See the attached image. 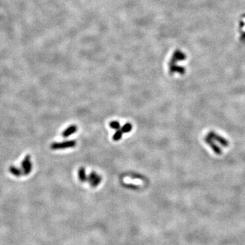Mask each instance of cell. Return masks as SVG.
<instances>
[{"instance_id": "6", "label": "cell", "mask_w": 245, "mask_h": 245, "mask_svg": "<svg viewBox=\"0 0 245 245\" xmlns=\"http://www.w3.org/2000/svg\"><path fill=\"white\" fill-rule=\"evenodd\" d=\"M79 180L82 182H85L87 181L88 176L86 174V172H85V168L81 167L79 170Z\"/></svg>"}, {"instance_id": "3", "label": "cell", "mask_w": 245, "mask_h": 245, "mask_svg": "<svg viewBox=\"0 0 245 245\" xmlns=\"http://www.w3.org/2000/svg\"><path fill=\"white\" fill-rule=\"evenodd\" d=\"M77 130H78L77 126L76 125H72L69 126L67 129H65V130L63 131V132L62 133V136L65 138H68L69 136H71V135L74 134V133H76V131H77Z\"/></svg>"}, {"instance_id": "8", "label": "cell", "mask_w": 245, "mask_h": 245, "mask_svg": "<svg viewBox=\"0 0 245 245\" xmlns=\"http://www.w3.org/2000/svg\"><path fill=\"white\" fill-rule=\"evenodd\" d=\"M31 170H32V163H31V161H30L26 165V166L23 169V175L25 176L29 174L30 172H31Z\"/></svg>"}, {"instance_id": "4", "label": "cell", "mask_w": 245, "mask_h": 245, "mask_svg": "<svg viewBox=\"0 0 245 245\" xmlns=\"http://www.w3.org/2000/svg\"><path fill=\"white\" fill-rule=\"evenodd\" d=\"M205 141H206V142L208 143L209 145H210V146H211V148H212L213 150H214V151L215 152V153L219 154V155H221V149H220L219 147L216 146V145L214 144V143H213L212 139L210 137V136H208L207 137L205 138Z\"/></svg>"}, {"instance_id": "1", "label": "cell", "mask_w": 245, "mask_h": 245, "mask_svg": "<svg viewBox=\"0 0 245 245\" xmlns=\"http://www.w3.org/2000/svg\"><path fill=\"white\" fill-rule=\"evenodd\" d=\"M77 144L76 140H67L62 142H54L51 145V148L52 150H61L69 148H74Z\"/></svg>"}, {"instance_id": "10", "label": "cell", "mask_w": 245, "mask_h": 245, "mask_svg": "<svg viewBox=\"0 0 245 245\" xmlns=\"http://www.w3.org/2000/svg\"><path fill=\"white\" fill-rule=\"evenodd\" d=\"M121 129L122 130V133L127 134V133L130 132L131 131V129H132V125H131V123H129V122H127V123H125L122 127H121Z\"/></svg>"}, {"instance_id": "9", "label": "cell", "mask_w": 245, "mask_h": 245, "mask_svg": "<svg viewBox=\"0 0 245 245\" xmlns=\"http://www.w3.org/2000/svg\"><path fill=\"white\" fill-rule=\"evenodd\" d=\"M122 131L121 129H118V130L116 131V132L115 133L114 135H113V139L114 141H119V140H120L122 138Z\"/></svg>"}, {"instance_id": "2", "label": "cell", "mask_w": 245, "mask_h": 245, "mask_svg": "<svg viewBox=\"0 0 245 245\" xmlns=\"http://www.w3.org/2000/svg\"><path fill=\"white\" fill-rule=\"evenodd\" d=\"M87 181L89 182L91 187H96L99 185V183L102 181V177L99 174H97L96 172H91L88 176Z\"/></svg>"}, {"instance_id": "5", "label": "cell", "mask_w": 245, "mask_h": 245, "mask_svg": "<svg viewBox=\"0 0 245 245\" xmlns=\"http://www.w3.org/2000/svg\"><path fill=\"white\" fill-rule=\"evenodd\" d=\"M208 136H210V137L211 138H212V139L218 140V142H219L221 143V144H223V146H228V142H227L226 140H225L224 138H221V136H217V135L214 134V132H210V134H209Z\"/></svg>"}, {"instance_id": "7", "label": "cell", "mask_w": 245, "mask_h": 245, "mask_svg": "<svg viewBox=\"0 0 245 245\" xmlns=\"http://www.w3.org/2000/svg\"><path fill=\"white\" fill-rule=\"evenodd\" d=\"M9 172H10V173L12 174L14 176H21V175L23 174V171L21 169H19V168H16L15 166H10V168H9Z\"/></svg>"}, {"instance_id": "11", "label": "cell", "mask_w": 245, "mask_h": 245, "mask_svg": "<svg viewBox=\"0 0 245 245\" xmlns=\"http://www.w3.org/2000/svg\"><path fill=\"white\" fill-rule=\"evenodd\" d=\"M109 126L111 129H115V130H118V129H121L120 123L118 121H111L110 122Z\"/></svg>"}]
</instances>
